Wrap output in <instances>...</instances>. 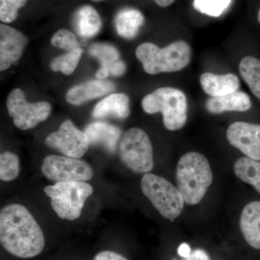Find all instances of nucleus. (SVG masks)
I'll use <instances>...</instances> for the list:
<instances>
[{
    "instance_id": "16",
    "label": "nucleus",
    "mask_w": 260,
    "mask_h": 260,
    "mask_svg": "<svg viewBox=\"0 0 260 260\" xmlns=\"http://www.w3.org/2000/svg\"><path fill=\"white\" fill-rule=\"evenodd\" d=\"M251 106L249 95L239 90L223 96L210 97L205 103L207 111L213 114L226 112H246L251 109Z\"/></svg>"
},
{
    "instance_id": "31",
    "label": "nucleus",
    "mask_w": 260,
    "mask_h": 260,
    "mask_svg": "<svg viewBox=\"0 0 260 260\" xmlns=\"http://www.w3.org/2000/svg\"><path fill=\"white\" fill-rule=\"evenodd\" d=\"M178 253H179V255L183 256V257H189V256L190 255L191 253L190 247H189V246L187 244H185V243L181 244V245L179 246V249H178Z\"/></svg>"
},
{
    "instance_id": "12",
    "label": "nucleus",
    "mask_w": 260,
    "mask_h": 260,
    "mask_svg": "<svg viewBox=\"0 0 260 260\" xmlns=\"http://www.w3.org/2000/svg\"><path fill=\"white\" fill-rule=\"evenodd\" d=\"M28 44L26 37L17 29L0 25V70L5 71L20 59Z\"/></svg>"
},
{
    "instance_id": "2",
    "label": "nucleus",
    "mask_w": 260,
    "mask_h": 260,
    "mask_svg": "<svg viewBox=\"0 0 260 260\" xmlns=\"http://www.w3.org/2000/svg\"><path fill=\"white\" fill-rule=\"evenodd\" d=\"M177 188L187 205L198 204L213 182V172L204 155L189 152L181 157L177 168Z\"/></svg>"
},
{
    "instance_id": "18",
    "label": "nucleus",
    "mask_w": 260,
    "mask_h": 260,
    "mask_svg": "<svg viewBox=\"0 0 260 260\" xmlns=\"http://www.w3.org/2000/svg\"><path fill=\"white\" fill-rule=\"evenodd\" d=\"M129 98L125 93H112L104 98L94 107L95 119L113 117L125 119L130 114Z\"/></svg>"
},
{
    "instance_id": "26",
    "label": "nucleus",
    "mask_w": 260,
    "mask_h": 260,
    "mask_svg": "<svg viewBox=\"0 0 260 260\" xmlns=\"http://www.w3.org/2000/svg\"><path fill=\"white\" fill-rule=\"evenodd\" d=\"M232 0H194V8L203 14L219 17L229 8Z\"/></svg>"
},
{
    "instance_id": "32",
    "label": "nucleus",
    "mask_w": 260,
    "mask_h": 260,
    "mask_svg": "<svg viewBox=\"0 0 260 260\" xmlns=\"http://www.w3.org/2000/svg\"><path fill=\"white\" fill-rule=\"evenodd\" d=\"M175 1L176 0H154V2L161 8H167L172 5Z\"/></svg>"
},
{
    "instance_id": "34",
    "label": "nucleus",
    "mask_w": 260,
    "mask_h": 260,
    "mask_svg": "<svg viewBox=\"0 0 260 260\" xmlns=\"http://www.w3.org/2000/svg\"><path fill=\"white\" fill-rule=\"evenodd\" d=\"M91 1L95 2V3H99V2L104 1V0H91Z\"/></svg>"
},
{
    "instance_id": "33",
    "label": "nucleus",
    "mask_w": 260,
    "mask_h": 260,
    "mask_svg": "<svg viewBox=\"0 0 260 260\" xmlns=\"http://www.w3.org/2000/svg\"><path fill=\"white\" fill-rule=\"evenodd\" d=\"M257 19L258 22H259V23L260 24V8L259 11H258Z\"/></svg>"
},
{
    "instance_id": "27",
    "label": "nucleus",
    "mask_w": 260,
    "mask_h": 260,
    "mask_svg": "<svg viewBox=\"0 0 260 260\" xmlns=\"http://www.w3.org/2000/svg\"><path fill=\"white\" fill-rule=\"evenodd\" d=\"M51 44L63 50L72 51L80 48L79 43L73 32L62 28L56 31L51 39Z\"/></svg>"
},
{
    "instance_id": "22",
    "label": "nucleus",
    "mask_w": 260,
    "mask_h": 260,
    "mask_svg": "<svg viewBox=\"0 0 260 260\" xmlns=\"http://www.w3.org/2000/svg\"><path fill=\"white\" fill-rule=\"evenodd\" d=\"M239 73L251 93L260 100V59L247 56L239 63Z\"/></svg>"
},
{
    "instance_id": "14",
    "label": "nucleus",
    "mask_w": 260,
    "mask_h": 260,
    "mask_svg": "<svg viewBox=\"0 0 260 260\" xmlns=\"http://www.w3.org/2000/svg\"><path fill=\"white\" fill-rule=\"evenodd\" d=\"M115 90V85L106 80H94L75 85L66 94L67 102L73 105H81L90 100L104 96Z\"/></svg>"
},
{
    "instance_id": "19",
    "label": "nucleus",
    "mask_w": 260,
    "mask_h": 260,
    "mask_svg": "<svg viewBox=\"0 0 260 260\" xmlns=\"http://www.w3.org/2000/svg\"><path fill=\"white\" fill-rule=\"evenodd\" d=\"M239 223L246 242L260 250V201L251 202L244 207Z\"/></svg>"
},
{
    "instance_id": "10",
    "label": "nucleus",
    "mask_w": 260,
    "mask_h": 260,
    "mask_svg": "<svg viewBox=\"0 0 260 260\" xmlns=\"http://www.w3.org/2000/svg\"><path fill=\"white\" fill-rule=\"evenodd\" d=\"M45 143L65 156L75 158L84 156L90 145L86 133L78 129L70 120H65L57 131L48 135Z\"/></svg>"
},
{
    "instance_id": "11",
    "label": "nucleus",
    "mask_w": 260,
    "mask_h": 260,
    "mask_svg": "<svg viewBox=\"0 0 260 260\" xmlns=\"http://www.w3.org/2000/svg\"><path fill=\"white\" fill-rule=\"evenodd\" d=\"M228 141L248 158L260 160V124L237 121L228 127Z\"/></svg>"
},
{
    "instance_id": "17",
    "label": "nucleus",
    "mask_w": 260,
    "mask_h": 260,
    "mask_svg": "<svg viewBox=\"0 0 260 260\" xmlns=\"http://www.w3.org/2000/svg\"><path fill=\"white\" fill-rule=\"evenodd\" d=\"M202 88L210 97H220L237 91L240 87V80L237 75L228 73L215 75L203 73L200 78Z\"/></svg>"
},
{
    "instance_id": "13",
    "label": "nucleus",
    "mask_w": 260,
    "mask_h": 260,
    "mask_svg": "<svg viewBox=\"0 0 260 260\" xmlns=\"http://www.w3.org/2000/svg\"><path fill=\"white\" fill-rule=\"evenodd\" d=\"M88 53L101 61V68L95 74L97 79L105 80L110 75L121 76L125 73L126 65L119 59V51L114 46L95 43L89 47Z\"/></svg>"
},
{
    "instance_id": "4",
    "label": "nucleus",
    "mask_w": 260,
    "mask_h": 260,
    "mask_svg": "<svg viewBox=\"0 0 260 260\" xmlns=\"http://www.w3.org/2000/svg\"><path fill=\"white\" fill-rule=\"evenodd\" d=\"M141 104L147 114L161 113L164 126L170 131L181 129L187 121V99L179 89L159 88L145 95Z\"/></svg>"
},
{
    "instance_id": "25",
    "label": "nucleus",
    "mask_w": 260,
    "mask_h": 260,
    "mask_svg": "<svg viewBox=\"0 0 260 260\" xmlns=\"http://www.w3.org/2000/svg\"><path fill=\"white\" fill-rule=\"evenodd\" d=\"M20 173V160L16 154L5 151L0 155V179L3 181L15 180Z\"/></svg>"
},
{
    "instance_id": "23",
    "label": "nucleus",
    "mask_w": 260,
    "mask_h": 260,
    "mask_svg": "<svg viewBox=\"0 0 260 260\" xmlns=\"http://www.w3.org/2000/svg\"><path fill=\"white\" fill-rule=\"evenodd\" d=\"M234 174L239 179L254 186L260 193V162L248 157L238 159L234 166Z\"/></svg>"
},
{
    "instance_id": "20",
    "label": "nucleus",
    "mask_w": 260,
    "mask_h": 260,
    "mask_svg": "<svg viewBox=\"0 0 260 260\" xmlns=\"http://www.w3.org/2000/svg\"><path fill=\"white\" fill-rule=\"evenodd\" d=\"M73 23L78 35L83 38H92L96 36L102 25L100 15L90 5H85L77 10Z\"/></svg>"
},
{
    "instance_id": "1",
    "label": "nucleus",
    "mask_w": 260,
    "mask_h": 260,
    "mask_svg": "<svg viewBox=\"0 0 260 260\" xmlns=\"http://www.w3.org/2000/svg\"><path fill=\"white\" fill-rule=\"evenodd\" d=\"M0 242L8 253L22 259L39 255L45 246L40 225L29 210L20 204L2 208Z\"/></svg>"
},
{
    "instance_id": "3",
    "label": "nucleus",
    "mask_w": 260,
    "mask_h": 260,
    "mask_svg": "<svg viewBox=\"0 0 260 260\" xmlns=\"http://www.w3.org/2000/svg\"><path fill=\"white\" fill-rule=\"evenodd\" d=\"M135 54L148 74L156 75L184 69L190 62L191 49L184 41L173 42L165 48L147 42L137 48Z\"/></svg>"
},
{
    "instance_id": "28",
    "label": "nucleus",
    "mask_w": 260,
    "mask_h": 260,
    "mask_svg": "<svg viewBox=\"0 0 260 260\" xmlns=\"http://www.w3.org/2000/svg\"><path fill=\"white\" fill-rule=\"evenodd\" d=\"M28 0H0V20L3 23L14 21L18 10L25 6Z\"/></svg>"
},
{
    "instance_id": "24",
    "label": "nucleus",
    "mask_w": 260,
    "mask_h": 260,
    "mask_svg": "<svg viewBox=\"0 0 260 260\" xmlns=\"http://www.w3.org/2000/svg\"><path fill=\"white\" fill-rule=\"evenodd\" d=\"M83 51V49L78 48L75 50L68 51L63 55L58 56L51 61L50 64L51 70L54 72L61 71L63 74L66 75H71L72 73H74L79 64Z\"/></svg>"
},
{
    "instance_id": "8",
    "label": "nucleus",
    "mask_w": 260,
    "mask_h": 260,
    "mask_svg": "<svg viewBox=\"0 0 260 260\" xmlns=\"http://www.w3.org/2000/svg\"><path fill=\"white\" fill-rule=\"evenodd\" d=\"M8 114L16 127L28 130L44 121L51 114L50 104L47 102L29 103L21 89L12 90L7 99Z\"/></svg>"
},
{
    "instance_id": "9",
    "label": "nucleus",
    "mask_w": 260,
    "mask_h": 260,
    "mask_svg": "<svg viewBox=\"0 0 260 260\" xmlns=\"http://www.w3.org/2000/svg\"><path fill=\"white\" fill-rule=\"evenodd\" d=\"M42 172L48 180L54 182L88 181L93 177L90 164L80 158L48 155L43 160Z\"/></svg>"
},
{
    "instance_id": "21",
    "label": "nucleus",
    "mask_w": 260,
    "mask_h": 260,
    "mask_svg": "<svg viewBox=\"0 0 260 260\" xmlns=\"http://www.w3.org/2000/svg\"><path fill=\"white\" fill-rule=\"evenodd\" d=\"M141 12L133 8H124L116 14L114 25L118 35L126 39H134L144 23Z\"/></svg>"
},
{
    "instance_id": "30",
    "label": "nucleus",
    "mask_w": 260,
    "mask_h": 260,
    "mask_svg": "<svg viewBox=\"0 0 260 260\" xmlns=\"http://www.w3.org/2000/svg\"><path fill=\"white\" fill-rule=\"evenodd\" d=\"M186 260H210V257L206 251L203 249H196L191 253Z\"/></svg>"
},
{
    "instance_id": "15",
    "label": "nucleus",
    "mask_w": 260,
    "mask_h": 260,
    "mask_svg": "<svg viewBox=\"0 0 260 260\" xmlns=\"http://www.w3.org/2000/svg\"><path fill=\"white\" fill-rule=\"evenodd\" d=\"M90 144L102 147L109 153H114L120 142L121 129L104 121H95L85 129Z\"/></svg>"
},
{
    "instance_id": "6",
    "label": "nucleus",
    "mask_w": 260,
    "mask_h": 260,
    "mask_svg": "<svg viewBox=\"0 0 260 260\" xmlns=\"http://www.w3.org/2000/svg\"><path fill=\"white\" fill-rule=\"evenodd\" d=\"M141 189L164 218L174 221L181 215L185 202L180 191L170 181L147 173L142 178Z\"/></svg>"
},
{
    "instance_id": "29",
    "label": "nucleus",
    "mask_w": 260,
    "mask_h": 260,
    "mask_svg": "<svg viewBox=\"0 0 260 260\" xmlns=\"http://www.w3.org/2000/svg\"><path fill=\"white\" fill-rule=\"evenodd\" d=\"M93 260H128L120 254L112 251H103L98 253Z\"/></svg>"
},
{
    "instance_id": "5",
    "label": "nucleus",
    "mask_w": 260,
    "mask_h": 260,
    "mask_svg": "<svg viewBox=\"0 0 260 260\" xmlns=\"http://www.w3.org/2000/svg\"><path fill=\"white\" fill-rule=\"evenodd\" d=\"M44 191L50 198L51 208L59 218L75 220L81 215L85 202L93 193V188L85 181H64L45 186Z\"/></svg>"
},
{
    "instance_id": "7",
    "label": "nucleus",
    "mask_w": 260,
    "mask_h": 260,
    "mask_svg": "<svg viewBox=\"0 0 260 260\" xmlns=\"http://www.w3.org/2000/svg\"><path fill=\"white\" fill-rule=\"evenodd\" d=\"M119 158L132 172L147 174L154 167L151 141L145 131L138 127L128 129L119 144Z\"/></svg>"
}]
</instances>
